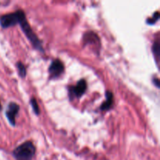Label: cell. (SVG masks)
Listing matches in <instances>:
<instances>
[{
  "label": "cell",
  "mask_w": 160,
  "mask_h": 160,
  "mask_svg": "<svg viewBox=\"0 0 160 160\" xmlns=\"http://www.w3.org/2000/svg\"><path fill=\"white\" fill-rule=\"evenodd\" d=\"M17 69H18V73L19 74H20V78H24L25 77H26V73H27L26 67H25V66L23 65L21 62H17Z\"/></svg>",
  "instance_id": "9"
},
{
  "label": "cell",
  "mask_w": 160,
  "mask_h": 160,
  "mask_svg": "<svg viewBox=\"0 0 160 160\" xmlns=\"http://www.w3.org/2000/svg\"><path fill=\"white\" fill-rule=\"evenodd\" d=\"M19 24H20L22 31H23V32L24 33L25 35L27 36L28 40L31 42V45H33V47H34V48H36V49L38 50V51L42 52H44L42 42H41V41L39 40L38 36L36 35L35 33L33 31L32 28H31L30 24L28 23V20H27L26 19V16H24V17L20 20Z\"/></svg>",
  "instance_id": "2"
},
{
  "label": "cell",
  "mask_w": 160,
  "mask_h": 160,
  "mask_svg": "<svg viewBox=\"0 0 160 160\" xmlns=\"http://www.w3.org/2000/svg\"><path fill=\"white\" fill-rule=\"evenodd\" d=\"M87 90V82L85 80L82 79L78 82L76 86L71 87L69 89V95L70 98L73 99L74 98H80Z\"/></svg>",
  "instance_id": "4"
},
{
  "label": "cell",
  "mask_w": 160,
  "mask_h": 160,
  "mask_svg": "<svg viewBox=\"0 0 160 160\" xmlns=\"http://www.w3.org/2000/svg\"><path fill=\"white\" fill-rule=\"evenodd\" d=\"M2 110V105H1V103H0V111Z\"/></svg>",
  "instance_id": "13"
},
{
  "label": "cell",
  "mask_w": 160,
  "mask_h": 160,
  "mask_svg": "<svg viewBox=\"0 0 160 160\" xmlns=\"http://www.w3.org/2000/svg\"><path fill=\"white\" fill-rule=\"evenodd\" d=\"M30 103H31V106H32L33 111H34V113H35L36 115H39L40 109H39L38 105V102H37V100H36L35 98H32L31 99V101H30Z\"/></svg>",
  "instance_id": "10"
},
{
  "label": "cell",
  "mask_w": 160,
  "mask_h": 160,
  "mask_svg": "<svg viewBox=\"0 0 160 160\" xmlns=\"http://www.w3.org/2000/svg\"><path fill=\"white\" fill-rule=\"evenodd\" d=\"M159 18V12H156L154 14H153V16L151 17V18H148V20H147L146 23L149 25H153L158 21Z\"/></svg>",
  "instance_id": "11"
},
{
  "label": "cell",
  "mask_w": 160,
  "mask_h": 160,
  "mask_svg": "<svg viewBox=\"0 0 160 160\" xmlns=\"http://www.w3.org/2000/svg\"><path fill=\"white\" fill-rule=\"evenodd\" d=\"M19 110H20V106L15 102L9 103L6 110V117H7L9 123L13 127L16 124V116L18 114Z\"/></svg>",
  "instance_id": "6"
},
{
  "label": "cell",
  "mask_w": 160,
  "mask_h": 160,
  "mask_svg": "<svg viewBox=\"0 0 160 160\" xmlns=\"http://www.w3.org/2000/svg\"><path fill=\"white\" fill-rule=\"evenodd\" d=\"M152 52L153 54H154L155 58H156V62H158V59H159V53H160V43H159V39H157V40L153 43Z\"/></svg>",
  "instance_id": "8"
},
{
  "label": "cell",
  "mask_w": 160,
  "mask_h": 160,
  "mask_svg": "<svg viewBox=\"0 0 160 160\" xmlns=\"http://www.w3.org/2000/svg\"><path fill=\"white\" fill-rule=\"evenodd\" d=\"M106 101L102 104L100 109L102 111L109 110L112 108V104H113V95L112 93L109 91H107L106 92Z\"/></svg>",
  "instance_id": "7"
},
{
  "label": "cell",
  "mask_w": 160,
  "mask_h": 160,
  "mask_svg": "<svg viewBox=\"0 0 160 160\" xmlns=\"http://www.w3.org/2000/svg\"><path fill=\"white\" fill-rule=\"evenodd\" d=\"M12 154L16 160H32L35 154V147L31 142H25L17 147Z\"/></svg>",
  "instance_id": "1"
},
{
  "label": "cell",
  "mask_w": 160,
  "mask_h": 160,
  "mask_svg": "<svg viewBox=\"0 0 160 160\" xmlns=\"http://www.w3.org/2000/svg\"><path fill=\"white\" fill-rule=\"evenodd\" d=\"M64 72V65L59 59H54L52 62L49 68H48V73H49L50 79H56L59 78Z\"/></svg>",
  "instance_id": "5"
},
{
  "label": "cell",
  "mask_w": 160,
  "mask_h": 160,
  "mask_svg": "<svg viewBox=\"0 0 160 160\" xmlns=\"http://www.w3.org/2000/svg\"><path fill=\"white\" fill-rule=\"evenodd\" d=\"M25 16L22 10L16 11L12 13L6 14L0 17V25L2 28H8L19 24L20 20Z\"/></svg>",
  "instance_id": "3"
},
{
  "label": "cell",
  "mask_w": 160,
  "mask_h": 160,
  "mask_svg": "<svg viewBox=\"0 0 160 160\" xmlns=\"http://www.w3.org/2000/svg\"><path fill=\"white\" fill-rule=\"evenodd\" d=\"M153 83H155V84L156 85V87L159 88V79H158V78H154V79H153Z\"/></svg>",
  "instance_id": "12"
}]
</instances>
